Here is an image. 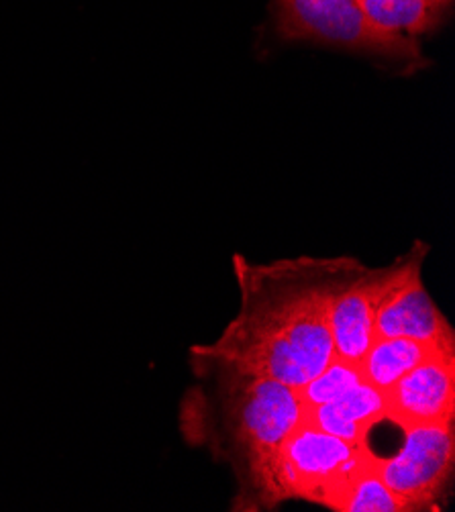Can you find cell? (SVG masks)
I'll use <instances>...</instances> for the list:
<instances>
[{
	"label": "cell",
	"instance_id": "cell-1",
	"mask_svg": "<svg viewBox=\"0 0 455 512\" xmlns=\"http://www.w3.org/2000/svg\"><path fill=\"white\" fill-rule=\"evenodd\" d=\"M362 266L345 255L254 264L235 253L239 311L217 341L190 349V362L219 364L298 390L335 357L331 306Z\"/></svg>",
	"mask_w": 455,
	"mask_h": 512
},
{
	"label": "cell",
	"instance_id": "cell-2",
	"mask_svg": "<svg viewBox=\"0 0 455 512\" xmlns=\"http://www.w3.org/2000/svg\"><path fill=\"white\" fill-rule=\"evenodd\" d=\"M202 384L180 402V433L237 478L233 510H274V459L302 417L298 392L282 382L190 362Z\"/></svg>",
	"mask_w": 455,
	"mask_h": 512
},
{
	"label": "cell",
	"instance_id": "cell-3",
	"mask_svg": "<svg viewBox=\"0 0 455 512\" xmlns=\"http://www.w3.org/2000/svg\"><path fill=\"white\" fill-rule=\"evenodd\" d=\"M376 468L368 443H353L298 423L274 459L276 502L307 500L339 512L351 486Z\"/></svg>",
	"mask_w": 455,
	"mask_h": 512
},
{
	"label": "cell",
	"instance_id": "cell-4",
	"mask_svg": "<svg viewBox=\"0 0 455 512\" xmlns=\"http://www.w3.org/2000/svg\"><path fill=\"white\" fill-rule=\"evenodd\" d=\"M276 25L284 39L317 41L411 64L425 62L415 37L380 29L358 0H276Z\"/></svg>",
	"mask_w": 455,
	"mask_h": 512
},
{
	"label": "cell",
	"instance_id": "cell-5",
	"mask_svg": "<svg viewBox=\"0 0 455 512\" xmlns=\"http://www.w3.org/2000/svg\"><path fill=\"white\" fill-rule=\"evenodd\" d=\"M402 431L392 455H376V474L409 512L433 510L441 506L455 472V421Z\"/></svg>",
	"mask_w": 455,
	"mask_h": 512
},
{
	"label": "cell",
	"instance_id": "cell-6",
	"mask_svg": "<svg viewBox=\"0 0 455 512\" xmlns=\"http://www.w3.org/2000/svg\"><path fill=\"white\" fill-rule=\"evenodd\" d=\"M429 245L415 241L413 247L384 268L362 266L337 292L331 306L333 353L339 360L360 364L374 341V323L380 306L392 290L411 274L423 270Z\"/></svg>",
	"mask_w": 455,
	"mask_h": 512
},
{
	"label": "cell",
	"instance_id": "cell-7",
	"mask_svg": "<svg viewBox=\"0 0 455 512\" xmlns=\"http://www.w3.org/2000/svg\"><path fill=\"white\" fill-rule=\"evenodd\" d=\"M384 413L400 429L455 421V351H441L384 392Z\"/></svg>",
	"mask_w": 455,
	"mask_h": 512
},
{
	"label": "cell",
	"instance_id": "cell-8",
	"mask_svg": "<svg viewBox=\"0 0 455 512\" xmlns=\"http://www.w3.org/2000/svg\"><path fill=\"white\" fill-rule=\"evenodd\" d=\"M423 270L400 282L380 306L374 339L407 337L441 347H455V331L423 284Z\"/></svg>",
	"mask_w": 455,
	"mask_h": 512
},
{
	"label": "cell",
	"instance_id": "cell-9",
	"mask_svg": "<svg viewBox=\"0 0 455 512\" xmlns=\"http://www.w3.org/2000/svg\"><path fill=\"white\" fill-rule=\"evenodd\" d=\"M384 419V392L360 382L331 402L302 408L300 423L345 441L368 443V433Z\"/></svg>",
	"mask_w": 455,
	"mask_h": 512
},
{
	"label": "cell",
	"instance_id": "cell-10",
	"mask_svg": "<svg viewBox=\"0 0 455 512\" xmlns=\"http://www.w3.org/2000/svg\"><path fill=\"white\" fill-rule=\"evenodd\" d=\"M441 351H455V347H441L407 337H378L364 353L358 368L364 382L386 392L404 374Z\"/></svg>",
	"mask_w": 455,
	"mask_h": 512
},
{
	"label": "cell",
	"instance_id": "cell-11",
	"mask_svg": "<svg viewBox=\"0 0 455 512\" xmlns=\"http://www.w3.org/2000/svg\"><path fill=\"white\" fill-rule=\"evenodd\" d=\"M358 3L380 29L417 39L441 23L451 0H358Z\"/></svg>",
	"mask_w": 455,
	"mask_h": 512
},
{
	"label": "cell",
	"instance_id": "cell-12",
	"mask_svg": "<svg viewBox=\"0 0 455 512\" xmlns=\"http://www.w3.org/2000/svg\"><path fill=\"white\" fill-rule=\"evenodd\" d=\"M362 380L358 364H351L345 360H339V357H333V360L305 386H300L298 398L302 402V408H313L325 402H331L351 390L353 386H358Z\"/></svg>",
	"mask_w": 455,
	"mask_h": 512
},
{
	"label": "cell",
	"instance_id": "cell-13",
	"mask_svg": "<svg viewBox=\"0 0 455 512\" xmlns=\"http://www.w3.org/2000/svg\"><path fill=\"white\" fill-rule=\"evenodd\" d=\"M339 512H409V506L380 480L374 468L351 486Z\"/></svg>",
	"mask_w": 455,
	"mask_h": 512
}]
</instances>
